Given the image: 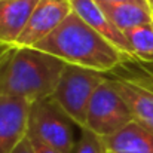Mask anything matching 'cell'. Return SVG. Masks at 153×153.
<instances>
[{
	"instance_id": "cell-18",
	"label": "cell",
	"mask_w": 153,
	"mask_h": 153,
	"mask_svg": "<svg viewBox=\"0 0 153 153\" xmlns=\"http://www.w3.org/2000/svg\"><path fill=\"white\" fill-rule=\"evenodd\" d=\"M10 48H12V46H7V45H3V43H0V59L4 56V53L9 51Z\"/></svg>"
},
{
	"instance_id": "cell-16",
	"label": "cell",
	"mask_w": 153,
	"mask_h": 153,
	"mask_svg": "<svg viewBox=\"0 0 153 153\" xmlns=\"http://www.w3.org/2000/svg\"><path fill=\"white\" fill-rule=\"evenodd\" d=\"M13 153H34L33 152V147H31V143H30V140L25 137L22 141H21V144L13 150Z\"/></svg>"
},
{
	"instance_id": "cell-4",
	"label": "cell",
	"mask_w": 153,
	"mask_h": 153,
	"mask_svg": "<svg viewBox=\"0 0 153 153\" xmlns=\"http://www.w3.org/2000/svg\"><path fill=\"white\" fill-rule=\"evenodd\" d=\"M74 126L77 125L51 97L33 102L30 107L27 135L39 138L61 153H74L77 141Z\"/></svg>"
},
{
	"instance_id": "cell-7",
	"label": "cell",
	"mask_w": 153,
	"mask_h": 153,
	"mask_svg": "<svg viewBox=\"0 0 153 153\" xmlns=\"http://www.w3.org/2000/svg\"><path fill=\"white\" fill-rule=\"evenodd\" d=\"M31 104L0 94V153H13L28 132Z\"/></svg>"
},
{
	"instance_id": "cell-8",
	"label": "cell",
	"mask_w": 153,
	"mask_h": 153,
	"mask_svg": "<svg viewBox=\"0 0 153 153\" xmlns=\"http://www.w3.org/2000/svg\"><path fill=\"white\" fill-rule=\"evenodd\" d=\"M73 12H76L89 27H92L108 43H111L126 59H134L131 46L123 34L104 13L101 6L95 0H70Z\"/></svg>"
},
{
	"instance_id": "cell-17",
	"label": "cell",
	"mask_w": 153,
	"mask_h": 153,
	"mask_svg": "<svg viewBox=\"0 0 153 153\" xmlns=\"http://www.w3.org/2000/svg\"><path fill=\"white\" fill-rule=\"evenodd\" d=\"M95 1H100V3H137V4H143V6L150 7L149 0H95Z\"/></svg>"
},
{
	"instance_id": "cell-13",
	"label": "cell",
	"mask_w": 153,
	"mask_h": 153,
	"mask_svg": "<svg viewBox=\"0 0 153 153\" xmlns=\"http://www.w3.org/2000/svg\"><path fill=\"white\" fill-rule=\"evenodd\" d=\"M132 55L137 59H152L153 58V22L143 24L123 31Z\"/></svg>"
},
{
	"instance_id": "cell-19",
	"label": "cell",
	"mask_w": 153,
	"mask_h": 153,
	"mask_svg": "<svg viewBox=\"0 0 153 153\" xmlns=\"http://www.w3.org/2000/svg\"><path fill=\"white\" fill-rule=\"evenodd\" d=\"M149 3H150V7H152V12H153V0H149Z\"/></svg>"
},
{
	"instance_id": "cell-3",
	"label": "cell",
	"mask_w": 153,
	"mask_h": 153,
	"mask_svg": "<svg viewBox=\"0 0 153 153\" xmlns=\"http://www.w3.org/2000/svg\"><path fill=\"white\" fill-rule=\"evenodd\" d=\"M104 80L105 77L100 71L65 64L51 98L79 128H83L89 101Z\"/></svg>"
},
{
	"instance_id": "cell-2",
	"label": "cell",
	"mask_w": 153,
	"mask_h": 153,
	"mask_svg": "<svg viewBox=\"0 0 153 153\" xmlns=\"http://www.w3.org/2000/svg\"><path fill=\"white\" fill-rule=\"evenodd\" d=\"M65 62L36 48L12 46L0 59V94L33 102L52 97Z\"/></svg>"
},
{
	"instance_id": "cell-6",
	"label": "cell",
	"mask_w": 153,
	"mask_h": 153,
	"mask_svg": "<svg viewBox=\"0 0 153 153\" xmlns=\"http://www.w3.org/2000/svg\"><path fill=\"white\" fill-rule=\"evenodd\" d=\"M70 0H39L15 46L34 48L71 13Z\"/></svg>"
},
{
	"instance_id": "cell-15",
	"label": "cell",
	"mask_w": 153,
	"mask_h": 153,
	"mask_svg": "<svg viewBox=\"0 0 153 153\" xmlns=\"http://www.w3.org/2000/svg\"><path fill=\"white\" fill-rule=\"evenodd\" d=\"M27 138L30 140L31 147H33V152L34 153H61L59 150H56L55 147H52L49 144L40 141V140L36 138V137H28V135H27Z\"/></svg>"
},
{
	"instance_id": "cell-10",
	"label": "cell",
	"mask_w": 153,
	"mask_h": 153,
	"mask_svg": "<svg viewBox=\"0 0 153 153\" xmlns=\"http://www.w3.org/2000/svg\"><path fill=\"white\" fill-rule=\"evenodd\" d=\"M110 153H153V131L137 120L104 138Z\"/></svg>"
},
{
	"instance_id": "cell-12",
	"label": "cell",
	"mask_w": 153,
	"mask_h": 153,
	"mask_svg": "<svg viewBox=\"0 0 153 153\" xmlns=\"http://www.w3.org/2000/svg\"><path fill=\"white\" fill-rule=\"evenodd\" d=\"M97 3L120 31L153 22V12L149 6L137 3Z\"/></svg>"
},
{
	"instance_id": "cell-1",
	"label": "cell",
	"mask_w": 153,
	"mask_h": 153,
	"mask_svg": "<svg viewBox=\"0 0 153 153\" xmlns=\"http://www.w3.org/2000/svg\"><path fill=\"white\" fill-rule=\"evenodd\" d=\"M34 48L64 61L65 64L79 65L100 73L113 70L126 59L73 10Z\"/></svg>"
},
{
	"instance_id": "cell-11",
	"label": "cell",
	"mask_w": 153,
	"mask_h": 153,
	"mask_svg": "<svg viewBox=\"0 0 153 153\" xmlns=\"http://www.w3.org/2000/svg\"><path fill=\"white\" fill-rule=\"evenodd\" d=\"M114 88L128 102L134 120L147 126L153 131V91L147 89L143 85L129 82L125 79L111 80Z\"/></svg>"
},
{
	"instance_id": "cell-9",
	"label": "cell",
	"mask_w": 153,
	"mask_h": 153,
	"mask_svg": "<svg viewBox=\"0 0 153 153\" xmlns=\"http://www.w3.org/2000/svg\"><path fill=\"white\" fill-rule=\"evenodd\" d=\"M39 0H0V43L15 46Z\"/></svg>"
},
{
	"instance_id": "cell-14",
	"label": "cell",
	"mask_w": 153,
	"mask_h": 153,
	"mask_svg": "<svg viewBox=\"0 0 153 153\" xmlns=\"http://www.w3.org/2000/svg\"><path fill=\"white\" fill-rule=\"evenodd\" d=\"M74 153H110L104 138L94 134L92 131L86 129V128H80L77 141H76V147Z\"/></svg>"
},
{
	"instance_id": "cell-5",
	"label": "cell",
	"mask_w": 153,
	"mask_h": 153,
	"mask_svg": "<svg viewBox=\"0 0 153 153\" xmlns=\"http://www.w3.org/2000/svg\"><path fill=\"white\" fill-rule=\"evenodd\" d=\"M132 120L134 116L128 102L114 88L113 82L105 79L97 88L89 101L83 128L105 138Z\"/></svg>"
}]
</instances>
